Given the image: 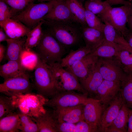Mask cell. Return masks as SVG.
Instances as JSON below:
<instances>
[{"label": "cell", "instance_id": "obj_1", "mask_svg": "<svg viewBox=\"0 0 132 132\" xmlns=\"http://www.w3.org/2000/svg\"><path fill=\"white\" fill-rule=\"evenodd\" d=\"M43 24L48 27V32L66 49L76 44L82 38L80 27L74 22L43 20Z\"/></svg>", "mask_w": 132, "mask_h": 132}, {"label": "cell", "instance_id": "obj_2", "mask_svg": "<svg viewBox=\"0 0 132 132\" xmlns=\"http://www.w3.org/2000/svg\"><path fill=\"white\" fill-rule=\"evenodd\" d=\"M36 47L37 56L48 65L60 63L66 52V49L48 31L43 32L41 39Z\"/></svg>", "mask_w": 132, "mask_h": 132}, {"label": "cell", "instance_id": "obj_3", "mask_svg": "<svg viewBox=\"0 0 132 132\" xmlns=\"http://www.w3.org/2000/svg\"><path fill=\"white\" fill-rule=\"evenodd\" d=\"M34 73V86L39 95L52 98L59 92L49 65L37 56Z\"/></svg>", "mask_w": 132, "mask_h": 132}, {"label": "cell", "instance_id": "obj_4", "mask_svg": "<svg viewBox=\"0 0 132 132\" xmlns=\"http://www.w3.org/2000/svg\"><path fill=\"white\" fill-rule=\"evenodd\" d=\"M55 0L34 3L32 2L20 13L11 18L17 20L32 30L52 10Z\"/></svg>", "mask_w": 132, "mask_h": 132}, {"label": "cell", "instance_id": "obj_5", "mask_svg": "<svg viewBox=\"0 0 132 132\" xmlns=\"http://www.w3.org/2000/svg\"><path fill=\"white\" fill-rule=\"evenodd\" d=\"M49 65L54 77L56 87L59 93L76 91L86 93L76 76L61 66L60 63H55Z\"/></svg>", "mask_w": 132, "mask_h": 132}, {"label": "cell", "instance_id": "obj_6", "mask_svg": "<svg viewBox=\"0 0 132 132\" xmlns=\"http://www.w3.org/2000/svg\"><path fill=\"white\" fill-rule=\"evenodd\" d=\"M132 7V3L117 7L110 6L103 13L98 15L100 20L113 26L124 37L129 29L126 27L129 15Z\"/></svg>", "mask_w": 132, "mask_h": 132}, {"label": "cell", "instance_id": "obj_7", "mask_svg": "<svg viewBox=\"0 0 132 132\" xmlns=\"http://www.w3.org/2000/svg\"><path fill=\"white\" fill-rule=\"evenodd\" d=\"M26 71L4 80L0 84V92L11 97L30 93L32 86Z\"/></svg>", "mask_w": 132, "mask_h": 132}, {"label": "cell", "instance_id": "obj_8", "mask_svg": "<svg viewBox=\"0 0 132 132\" xmlns=\"http://www.w3.org/2000/svg\"><path fill=\"white\" fill-rule=\"evenodd\" d=\"M97 63L104 79L121 83L126 73L123 66L114 57H99Z\"/></svg>", "mask_w": 132, "mask_h": 132}, {"label": "cell", "instance_id": "obj_9", "mask_svg": "<svg viewBox=\"0 0 132 132\" xmlns=\"http://www.w3.org/2000/svg\"><path fill=\"white\" fill-rule=\"evenodd\" d=\"M74 91L60 92L50 99L47 100L45 105L54 110L85 105L89 98L85 95L78 94Z\"/></svg>", "mask_w": 132, "mask_h": 132}, {"label": "cell", "instance_id": "obj_10", "mask_svg": "<svg viewBox=\"0 0 132 132\" xmlns=\"http://www.w3.org/2000/svg\"><path fill=\"white\" fill-rule=\"evenodd\" d=\"M103 105L99 99L89 98L84 105L83 117L84 120L98 132L103 111Z\"/></svg>", "mask_w": 132, "mask_h": 132}, {"label": "cell", "instance_id": "obj_11", "mask_svg": "<svg viewBox=\"0 0 132 132\" xmlns=\"http://www.w3.org/2000/svg\"><path fill=\"white\" fill-rule=\"evenodd\" d=\"M99 58L90 54L70 67L65 68L75 75L80 82L93 69Z\"/></svg>", "mask_w": 132, "mask_h": 132}, {"label": "cell", "instance_id": "obj_12", "mask_svg": "<svg viewBox=\"0 0 132 132\" xmlns=\"http://www.w3.org/2000/svg\"><path fill=\"white\" fill-rule=\"evenodd\" d=\"M84 105L61 108L54 109V113L58 122L76 123L84 120L83 117Z\"/></svg>", "mask_w": 132, "mask_h": 132}, {"label": "cell", "instance_id": "obj_13", "mask_svg": "<svg viewBox=\"0 0 132 132\" xmlns=\"http://www.w3.org/2000/svg\"><path fill=\"white\" fill-rule=\"evenodd\" d=\"M121 83L104 79L99 87L97 94L103 105H108L119 92Z\"/></svg>", "mask_w": 132, "mask_h": 132}, {"label": "cell", "instance_id": "obj_14", "mask_svg": "<svg viewBox=\"0 0 132 132\" xmlns=\"http://www.w3.org/2000/svg\"><path fill=\"white\" fill-rule=\"evenodd\" d=\"M124 104L120 92L109 104V106L103 111L99 129V132H104L111 124L117 115Z\"/></svg>", "mask_w": 132, "mask_h": 132}, {"label": "cell", "instance_id": "obj_15", "mask_svg": "<svg viewBox=\"0 0 132 132\" xmlns=\"http://www.w3.org/2000/svg\"><path fill=\"white\" fill-rule=\"evenodd\" d=\"M43 19L55 21H70L77 23L66 0H55L52 10Z\"/></svg>", "mask_w": 132, "mask_h": 132}, {"label": "cell", "instance_id": "obj_16", "mask_svg": "<svg viewBox=\"0 0 132 132\" xmlns=\"http://www.w3.org/2000/svg\"><path fill=\"white\" fill-rule=\"evenodd\" d=\"M1 27L11 39L21 38L31 30L20 22L12 18L0 22Z\"/></svg>", "mask_w": 132, "mask_h": 132}, {"label": "cell", "instance_id": "obj_17", "mask_svg": "<svg viewBox=\"0 0 132 132\" xmlns=\"http://www.w3.org/2000/svg\"><path fill=\"white\" fill-rule=\"evenodd\" d=\"M31 117L37 124L39 132H58V122L53 112L46 110L37 116Z\"/></svg>", "mask_w": 132, "mask_h": 132}, {"label": "cell", "instance_id": "obj_18", "mask_svg": "<svg viewBox=\"0 0 132 132\" xmlns=\"http://www.w3.org/2000/svg\"><path fill=\"white\" fill-rule=\"evenodd\" d=\"M103 80L99 71L97 62L92 70L80 83L87 92L97 93V90Z\"/></svg>", "mask_w": 132, "mask_h": 132}, {"label": "cell", "instance_id": "obj_19", "mask_svg": "<svg viewBox=\"0 0 132 132\" xmlns=\"http://www.w3.org/2000/svg\"><path fill=\"white\" fill-rule=\"evenodd\" d=\"M26 39H10L6 41L7 46L5 57L8 61H21L25 50Z\"/></svg>", "mask_w": 132, "mask_h": 132}, {"label": "cell", "instance_id": "obj_20", "mask_svg": "<svg viewBox=\"0 0 132 132\" xmlns=\"http://www.w3.org/2000/svg\"><path fill=\"white\" fill-rule=\"evenodd\" d=\"M80 28L85 46L96 49L105 39L103 33L96 29L88 26H81Z\"/></svg>", "mask_w": 132, "mask_h": 132}, {"label": "cell", "instance_id": "obj_21", "mask_svg": "<svg viewBox=\"0 0 132 132\" xmlns=\"http://www.w3.org/2000/svg\"><path fill=\"white\" fill-rule=\"evenodd\" d=\"M26 68L21 61L9 60L0 66V76L4 81L22 74L26 71Z\"/></svg>", "mask_w": 132, "mask_h": 132}, {"label": "cell", "instance_id": "obj_22", "mask_svg": "<svg viewBox=\"0 0 132 132\" xmlns=\"http://www.w3.org/2000/svg\"><path fill=\"white\" fill-rule=\"evenodd\" d=\"M95 49L85 46H81L75 50H71L68 55L62 58L60 65L64 68L70 67L77 62L92 53Z\"/></svg>", "mask_w": 132, "mask_h": 132}, {"label": "cell", "instance_id": "obj_23", "mask_svg": "<svg viewBox=\"0 0 132 132\" xmlns=\"http://www.w3.org/2000/svg\"><path fill=\"white\" fill-rule=\"evenodd\" d=\"M104 23L103 32L105 39L109 41L121 45L132 52V48L121 33L110 24L107 22Z\"/></svg>", "mask_w": 132, "mask_h": 132}, {"label": "cell", "instance_id": "obj_24", "mask_svg": "<svg viewBox=\"0 0 132 132\" xmlns=\"http://www.w3.org/2000/svg\"><path fill=\"white\" fill-rule=\"evenodd\" d=\"M123 49H126L121 45L109 41L105 39L90 54L99 57H114L118 51Z\"/></svg>", "mask_w": 132, "mask_h": 132}, {"label": "cell", "instance_id": "obj_25", "mask_svg": "<svg viewBox=\"0 0 132 132\" xmlns=\"http://www.w3.org/2000/svg\"><path fill=\"white\" fill-rule=\"evenodd\" d=\"M76 22L81 26H87L85 18V9L78 0H66Z\"/></svg>", "mask_w": 132, "mask_h": 132}, {"label": "cell", "instance_id": "obj_26", "mask_svg": "<svg viewBox=\"0 0 132 132\" xmlns=\"http://www.w3.org/2000/svg\"><path fill=\"white\" fill-rule=\"evenodd\" d=\"M20 118L18 113L13 112L0 119V132H18Z\"/></svg>", "mask_w": 132, "mask_h": 132}, {"label": "cell", "instance_id": "obj_27", "mask_svg": "<svg viewBox=\"0 0 132 132\" xmlns=\"http://www.w3.org/2000/svg\"><path fill=\"white\" fill-rule=\"evenodd\" d=\"M121 85L120 92L124 104L132 110V77L130 73H125Z\"/></svg>", "mask_w": 132, "mask_h": 132}, {"label": "cell", "instance_id": "obj_28", "mask_svg": "<svg viewBox=\"0 0 132 132\" xmlns=\"http://www.w3.org/2000/svg\"><path fill=\"white\" fill-rule=\"evenodd\" d=\"M129 109L123 104L116 118L108 127L116 129L121 132H127Z\"/></svg>", "mask_w": 132, "mask_h": 132}, {"label": "cell", "instance_id": "obj_29", "mask_svg": "<svg viewBox=\"0 0 132 132\" xmlns=\"http://www.w3.org/2000/svg\"><path fill=\"white\" fill-rule=\"evenodd\" d=\"M43 20L39 22L27 34L24 47L25 50H30L36 47L39 42L43 34L42 26Z\"/></svg>", "mask_w": 132, "mask_h": 132}, {"label": "cell", "instance_id": "obj_30", "mask_svg": "<svg viewBox=\"0 0 132 132\" xmlns=\"http://www.w3.org/2000/svg\"><path fill=\"white\" fill-rule=\"evenodd\" d=\"M20 118L18 129L22 132H39L37 125L31 117L20 110L18 112Z\"/></svg>", "mask_w": 132, "mask_h": 132}, {"label": "cell", "instance_id": "obj_31", "mask_svg": "<svg viewBox=\"0 0 132 132\" xmlns=\"http://www.w3.org/2000/svg\"><path fill=\"white\" fill-rule=\"evenodd\" d=\"M110 6L105 0L103 1L96 0H87L85 2L84 8L95 14L103 12Z\"/></svg>", "mask_w": 132, "mask_h": 132}, {"label": "cell", "instance_id": "obj_32", "mask_svg": "<svg viewBox=\"0 0 132 132\" xmlns=\"http://www.w3.org/2000/svg\"><path fill=\"white\" fill-rule=\"evenodd\" d=\"M16 108L11 97L0 96V119L14 112Z\"/></svg>", "mask_w": 132, "mask_h": 132}, {"label": "cell", "instance_id": "obj_33", "mask_svg": "<svg viewBox=\"0 0 132 132\" xmlns=\"http://www.w3.org/2000/svg\"><path fill=\"white\" fill-rule=\"evenodd\" d=\"M85 18L88 26L103 32L104 24L102 22L100 19L96 14L85 9Z\"/></svg>", "mask_w": 132, "mask_h": 132}, {"label": "cell", "instance_id": "obj_34", "mask_svg": "<svg viewBox=\"0 0 132 132\" xmlns=\"http://www.w3.org/2000/svg\"><path fill=\"white\" fill-rule=\"evenodd\" d=\"M14 10L1 0H0V22L11 18L17 14Z\"/></svg>", "mask_w": 132, "mask_h": 132}, {"label": "cell", "instance_id": "obj_35", "mask_svg": "<svg viewBox=\"0 0 132 132\" xmlns=\"http://www.w3.org/2000/svg\"><path fill=\"white\" fill-rule=\"evenodd\" d=\"M123 66L132 64V52L123 49L118 51L114 56Z\"/></svg>", "mask_w": 132, "mask_h": 132}, {"label": "cell", "instance_id": "obj_36", "mask_svg": "<svg viewBox=\"0 0 132 132\" xmlns=\"http://www.w3.org/2000/svg\"><path fill=\"white\" fill-rule=\"evenodd\" d=\"M17 12L22 11L28 4L32 2L30 0H1Z\"/></svg>", "mask_w": 132, "mask_h": 132}, {"label": "cell", "instance_id": "obj_37", "mask_svg": "<svg viewBox=\"0 0 132 132\" xmlns=\"http://www.w3.org/2000/svg\"><path fill=\"white\" fill-rule=\"evenodd\" d=\"M37 55L31 52H28L25 56L22 55L21 62L22 65L26 68H32L35 66L37 59Z\"/></svg>", "mask_w": 132, "mask_h": 132}, {"label": "cell", "instance_id": "obj_38", "mask_svg": "<svg viewBox=\"0 0 132 132\" xmlns=\"http://www.w3.org/2000/svg\"><path fill=\"white\" fill-rule=\"evenodd\" d=\"M76 124L77 132H98L97 129L85 120L78 122Z\"/></svg>", "mask_w": 132, "mask_h": 132}, {"label": "cell", "instance_id": "obj_39", "mask_svg": "<svg viewBox=\"0 0 132 132\" xmlns=\"http://www.w3.org/2000/svg\"><path fill=\"white\" fill-rule=\"evenodd\" d=\"M57 131L59 132H77L76 124L66 122H58Z\"/></svg>", "mask_w": 132, "mask_h": 132}, {"label": "cell", "instance_id": "obj_40", "mask_svg": "<svg viewBox=\"0 0 132 132\" xmlns=\"http://www.w3.org/2000/svg\"><path fill=\"white\" fill-rule=\"evenodd\" d=\"M128 132H132V110L129 109L128 121Z\"/></svg>", "mask_w": 132, "mask_h": 132}, {"label": "cell", "instance_id": "obj_41", "mask_svg": "<svg viewBox=\"0 0 132 132\" xmlns=\"http://www.w3.org/2000/svg\"><path fill=\"white\" fill-rule=\"evenodd\" d=\"M10 39L1 27L0 28V42L6 41Z\"/></svg>", "mask_w": 132, "mask_h": 132}, {"label": "cell", "instance_id": "obj_42", "mask_svg": "<svg viewBox=\"0 0 132 132\" xmlns=\"http://www.w3.org/2000/svg\"><path fill=\"white\" fill-rule=\"evenodd\" d=\"M124 37L132 48V31L129 30L128 32Z\"/></svg>", "mask_w": 132, "mask_h": 132}, {"label": "cell", "instance_id": "obj_43", "mask_svg": "<svg viewBox=\"0 0 132 132\" xmlns=\"http://www.w3.org/2000/svg\"><path fill=\"white\" fill-rule=\"evenodd\" d=\"M6 47L3 44H0V62L2 61L5 56Z\"/></svg>", "mask_w": 132, "mask_h": 132}, {"label": "cell", "instance_id": "obj_44", "mask_svg": "<svg viewBox=\"0 0 132 132\" xmlns=\"http://www.w3.org/2000/svg\"><path fill=\"white\" fill-rule=\"evenodd\" d=\"M127 23L129 28V29L132 31V7L129 15Z\"/></svg>", "mask_w": 132, "mask_h": 132}, {"label": "cell", "instance_id": "obj_45", "mask_svg": "<svg viewBox=\"0 0 132 132\" xmlns=\"http://www.w3.org/2000/svg\"><path fill=\"white\" fill-rule=\"evenodd\" d=\"M123 68L124 71L126 73H129L132 72V64L127 66H123Z\"/></svg>", "mask_w": 132, "mask_h": 132}, {"label": "cell", "instance_id": "obj_46", "mask_svg": "<svg viewBox=\"0 0 132 132\" xmlns=\"http://www.w3.org/2000/svg\"><path fill=\"white\" fill-rule=\"evenodd\" d=\"M38 2H43L45 1H50L55 0H37Z\"/></svg>", "mask_w": 132, "mask_h": 132}, {"label": "cell", "instance_id": "obj_47", "mask_svg": "<svg viewBox=\"0 0 132 132\" xmlns=\"http://www.w3.org/2000/svg\"><path fill=\"white\" fill-rule=\"evenodd\" d=\"M78 0L82 4L85 0Z\"/></svg>", "mask_w": 132, "mask_h": 132}, {"label": "cell", "instance_id": "obj_48", "mask_svg": "<svg viewBox=\"0 0 132 132\" xmlns=\"http://www.w3.org/2000/svg\"><path fill=\"white\" fill-rule=\"evenodd\" d=\"M130 73L131 75V76L132 77V72H130V73Z\"/></svg>", "mask_w": 132, "mask_h": 132}, {"label": "cell", "instance_id": "obj_49", "mask_svg": "<svg viewBox=\"0 0 132 132\" xmlns=\"http://www.w3.org/2000/svg\"><path fill=\"white\" fill-rule=\"evenodd\" d=\"M128 1L131 2H132V0H128Z\"/></svg>", "mask_w": 132, "mask_h": 132}, {"label": "cell", "instance_id": "obj_50", "mask_svg": "<svg viewBox=\"0 0 132 132\" xmlns=\"http://www.w3.org/2000/svg\"><path fill=\"white\" fill-rule=\"evenodd\" d=\"M99 0V1H101L102 0Z\"/></svg>", "mask_w": 132, "mask_h": 132}, {"label": "cell", "instance_id": "obj_51", "mask_svg": "<svg viewBox=\"0 0 132 132\" xmlns=\"http://www.w3.org/2000/svg\"><path fill=\"white\" fill-rule=\"evenodd\" d=\"M31 0L32 1L33 0Z\"/></svg>", "mask_w": 132, "mask_h": 132}]
</instances>
